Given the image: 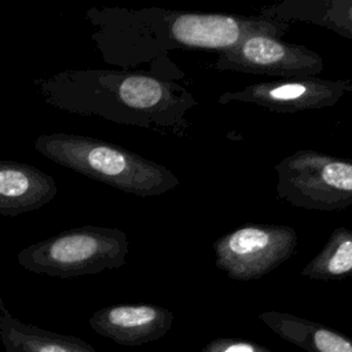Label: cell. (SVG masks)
<instances>
[{
  "mask_svg": "<svg viewBox=\"0 0 352 352\" xmlns=\"http://www.w3.org/2000/svg\"><path fill=\"white\" fill-rule=\"evenodd\" d=\"M0 340L6 352H96L84 340L41 329L12 316L0 296Z\"/></svg>",
  "mask_w": 352,
  "mask_h": 352,
  "instance_id": "obj_11",
  "label": "cell"
},
{
  "mask_svg": "<svg viewBox=\"0 0 352 352\" xmlns=\"http://www.w3.org/2000/svg\"><path fill=\"white\" fill-rule=\"evenodd\" d=\"M34 84L56 109L177 138L187 136V114L198 106L186 87L148 72L67 70Z\"/></svg>",
  "mask_w": 352,
  "mask_h": 352,
  "instance_id": "obj_1",
  "label": "cell"
},
{
  "mask_svg": "<svg viewBox=\"0 0 352 352\" xmlns=\"http://www.w3.org/2000/svg\"><path fill=\"white\" fill-rule=\"evenodd\" d=\"M128 250L124 231L82 226L23 248L16 260L30 272L66 279L120 268L126 261Z\"/></svg>",
  "mask_w": 352,
  "mask_h": 352,
  "instance_id": "obj_4",
  "label": "cell"
},
{
  "mask_svg": "<svg viewBox=\"0 0 352 352\" xmlns=\"http://www.w3.org/2000/svg\"><path fill=\"white\" fill-rule=\"evenodd\" d=\"M34 148L60 166L139 198L161 195L180 184L166 166L84 135L44 133L34 140Z\"/></svg>",
  "mask_w": 352,
  "mask_h": 352,
  "instance_id": "obj_3",
  "label": "cell"
},
{
  "mask_svg": "<svg viewBox=\"0 0 352 352\" xmlns=\"http://www.w3.org/2000/svg\"><path fill=\"white\" fill-rule=\"evenodd\" d=\"M314 280H341L352 276V230L336 227L322 250L301 270Z\"/></svg>",
  "mask_w": 352,
  "mask_h": 352,
  "instance_id": "obj_14",
  "label": "cell"
},
{
  "mask_svg": "<svg viewBox=\"0 0 352 352\" xmlns=\"http://www.w3.org/2000/svg\"><path fill=\"white\" fill-rule=\"evenodd\" d=\"M58 192L52 176L38 168L0 160V214L16 216L43 208Z\"/></svg>",
  "mask_w": 352,
  "mask_h": 352,
  "instance_id": "obj_10",
  "label": "cell"
},
{
  "mask_svg": "<svg viewBox=\"0 0 352 352\" xmlns=\"http://www.w3.org/2000/svg\"><path fill=\"white\" fill-rule=\"evenodd\" d=\"M173 312L155 304H114L95 311L89 327L122 346H140L162 338L173 324Z\"/></svg>",
  "mask_w": 352,
  "mask_h": 352,
  "instance_id": "obj_9",
  "label": "cell"
},
{
  "mask_svg": "<svg viewBox=\"0 0 352 352\" xmlns=\"http://www.w3.org/2000/svg\"><path fill=\"white\" fill-rule=\"evenodd\" d=\"M278 198L308 210H342L352 205V158L297 150L275 165Z\"/></svg>",
  "mask_w": 352,
  "mask_h": 352,
  "instance_id": "obj_5",
  "label": "cell"
},
{
  "mask_svg": "<svg viewBox=\"0 0 352 352\" xmlns=\"http://www.w3.org/2000/svg\"><path fill=\"white\" fill-rule=\"evenodd\" d=\"M290 23L257 15L186 12L165 8L107 10L106 43L113 62L136 66L175 50H213L236 45L250 34L282 37Z\"/></svg>",
  "mask_w": 352,
  "mask_h": 352,
  "instance_id": "obj_2",
  "label": "cell"
},
{
  "mask_svg": "<svg viewBox=\"0 0 352 352\" xmlns=\"http://www.w3.org/2000/svg\"><path fill=\"white\" fill-rule=\"evenodd\" d=\"M219 72H239L285 78L316 77L324 69L322 56L302 44L270 34H250L236 45L217 52Z\"/></svg>",
  "mask_w": 352,
  "mask_h": 352,
  "instance_id": "obj_7",
  "label": "cell"
},
{
  "mask_svg": "<svg viewBox=\"0 0 352 352\" xmlns=\"http://www.w3.org/2000/svg\"><path fill=\"white\" fill-rule=\"evenodd\" d=\"M352 91V81L345 78H285L250 84L239 91H227L217 99L220 104L249 103L274 113L320 110L338 103Z\"/></svg>",
  "mask_w": 352,
  "mask_h": 352,
  "instance_id": "obj_8",
  "label": "cell"
},
{
  "mask_svg": "<svg viewBox=\"0 0 352 352\" xmlns=\"http://www.w3.org/2000/svg\"><path fill=\"white\" fill-rule=\"evenodd\" d=\"M297 232L283 224H246L213 242L214 265L234 280H254L289 260Z\"/></svg>",
  "mask_w": 352,
  "mask_h": 352,
  "instance_id": "obj_6",
  "label": "cell"
},
{
  "mask_svg": "<svg viewBox=\"0 0 352 352\" xmlns=\"http://www.w3.org/2000/svg\"><path fill=\"white\" fill-rule=\"evenodd\" d=\"M201 352H274V351L254 341L232 338V337H219L209 341L202 348Z\"/></svg>",
  "mask_w": 352,
  "mask_h": 352,
  "instance_id": "obj_15",
  "label": "cell"
},
{
  "mask_svg": "<svg viewBox=\"0 0 352 352\" xmlns=\"http://www.w3.org/2000/svg\"><path fill=\"white\" fill-rule=\"evenodd\" d=\"M258 319L282 340L307 352H352V338L293 314L265 311Z\"/></svg>",
  "mask_w": 352,
  "mask_h": 352,
  "instance_id": "obj_12",
  "label": "cell"
},
{
  "mask_svg": "<svg viewBox=\"0 0 352 352\" xmlns=\"http://www.w3.org/2000/svg\"><path fill=\"white\" fill-rule=\"evenodd\" d=\"M260 12L287 23L305 22L352 40V0H282Z\"/></svg>",
  "mask_w": 352,
  "mask_h": 352,
  "instance_id": "obj_13",
  "label": "cell"
}]
</instances>
